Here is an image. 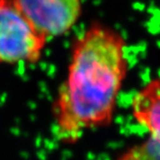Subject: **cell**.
<instances>
[{
  "instance_id": "cell-1",
  "label": "cell",
  "mask_w": 160,
  "mask_h": 160,
  "mask_svg": "<svg viewBox=\"0 0 160 160\" xmlns=\"http://www.w3.org/2000/svg\"><path fill=\"white\" fill-rule=\"evenodd\" d=\"M128 71L125 40L115 29L93 23L76 39L52 108L61 142L75 143L112 122Z\"/></svg>"
},
{
  "instance_id": "cell-2",
  "label": "cell",
  "mask_w": 160,
  "mask_h": 160,
  "mask_svg": "<svg viewBox=\"0 0 160 160\" xmlns=\"http://www.w3.org/2000/svg\"><path fill=\"white\" fill-rule=\"evenodd\" d=\"M48 41L14 0H0V65L39 62Z\"/></svg>"
},
{
  "instance_id": "cell-3",
  "label": "cell",
  "mask_w": 160,
  "mask_h": 160,
  "mask_svg": "<svg viewBox=\"0 0 160 160\" xmlns=\"http://www.w3.org/2000/svg\"><path fill=\"white\" fill-rule=\"evenodd\" d=\"M131 114L148 136L116 160H160V77L144 85L131 101Z\"/></svg>"
},
{
  "instance_id": "cell-4",
  "label": "cell",
  "mask_w": 160,
  "mask_h": 160,
  "mask_svg": "<svg viewBox=\"0 0 160 160\" xmlns=\"http://www.w3.org/2000/svg\"><path fill=\"white\" fill-rule=\"evenodd\" d=\"M31 23L48 39L63 36L77 23L81 0H14Z\"/></svg>"
}]
</instances>
